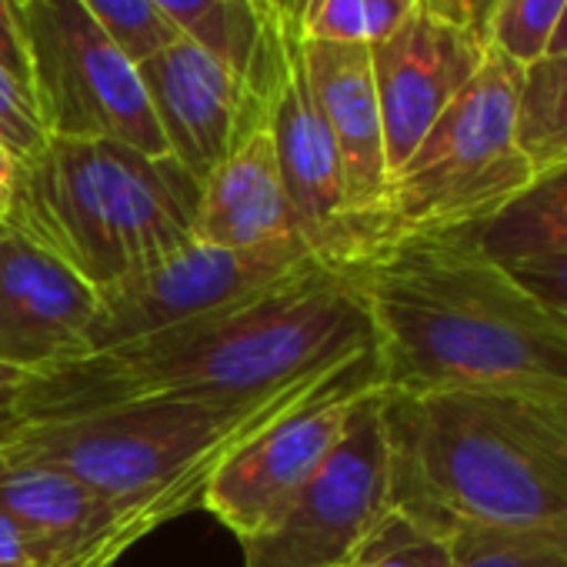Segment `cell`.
I'll return each instance as SVG.
<instances>
[{"mask_svg": "<svg viewBox=\"0 0 567 567\" xmlns=\"http://www.w3.org/2000/svg\"><path fill=\"white\" fill-rule=\"evenodd\" d=\"M18 394H21V388L18 391L14 388L0 391V447H8L28 427V421H24V414L18 408Z\"/></svg>", "mask_w": 567, "mask_h": 567, "instance_id": "cell-31", "label": "cell"}, {"mask_svg": "<svg viewBox=\"0 0 567 567\" xmlns=\"http://www.w3.org/2000/svg\"><path fill=\"white\" fill-rule=\"evenodd\" d=\"M348 567H451V544L391 511Z\"/></svg>", "mask_w": 567, "mask_h": 567, "instance_id": "cell-24", "label": "cell"}, {"mask_svg": "<svg viewBox=\"0 0 567 567\" xmlns=\"http://www.w3.org/2000/svg\"><path fill=\"white\" fill-rule=\"evenodd\" d=\"M381 384L374 348L351 361L328 388L244 444L210 481L204 504L240 544L260 537L315 477L341 441L361 394Z\"/></svg>", "mask_w": 567, "mask_h": 567, "instance_id": "cell-11", "label": "cell"}, {"mask_svg": "<svg viewBox=\"0 0 567 567\" xmlns=\"http://www.w3.org/2000/svg\"><path fill=\"white\" fill-rule=\"evenodd\" d=\"M381 414L394 514L567 540V394L381 388Z\"/></svg>", "mask_w": 567, "mask_h": 567, "instance_id": "cell-3", "label": "cell"}, {"mask_svg": "<svg viewBox=\"0 0 567 567\" xmlns=\"http://www.w3.org/2000/svg\"><path fill=\"white\" fill-rule=\"evenodd\" d=\"M14 181H18V157L0 144V224H8V214H11Z\"/></svg>", "mask_w": 567, "mask_h": 567, "instance_id": "cell-32", "label": "cell"}, {"mask_svg": "<svg viewBox=\"0 0 567 567\" xmlns=\"http://www.w3.org/2000/svg\"><path fill=\"white\" fill-rule=\"evenodd\" d=\"M564 4L567 0H497L484 24V44L511 64L527 68L547 54Z\"/></svg>", "mask_w": 567, "mask_h": 567, "instance_id": "cell-23", "label": "cell"}, {"mask_svg": "<svg viewBox=\"0 0 567 567\" xmlns=\"http://www.w3.org/2000/svg\"><path fill=\"white\" fill-rule=\"evenodd\" d=\"M187 38L230 54L250 58L260 48L270 0H151Z\"/></svg>", "mask_w": 567, "mask_h": 567, "instance_id": "cell-20", "label": "cell"}, {"mask_svg": "<svg viewBox=\"0 0 567 567\" xmlns=\"http://www.w3.org/2000/svg\"><path fill=\"white\" fill-rule=\"evenodd\" d=\"M517 78L520 68L487 48L471 84L391 174L378 250L414 234L481 230L534 184L514 137Z\"/></svg>", "mask_w": 567, "mask_h": 567, "instance_id": "cell-6", "label": "cell"}, {"mask_svg": "<svg viewBox=\"0 0 567 567\" xmlns=\"http://www.w3.org/2000/svg\"><path fill=\"white\" fill-rule=\"evenodd\" d=\"M270 134L284 194H288V204L311 254L324 264L341 267L364 264L368 240L348 207L338 144L308 81L301 28H295L288 64H284L280 87L274 94Z\"/></svg>", "mask_w": 567, "mask_h": 567, "instance_id": "cell-12", "label": "cell"}, {"mask_svg": "<svg viewBox=\"0 0 567 567\" xmlns=\"http://www.w3.org/2000/svg\"><path fill=\"white\" fill-rule=\"evenodd\" d=\"M484 58L487 44L481 34L424 4L391 38L371 44L388 174L414 154L431 124L481 71Z\"/></svg>", "mask_w": 567, "mask_h": 567, "instance_id": "cell-13", "label": "cell"}, {"mask_svg": "<svg viewBox=\"0 0 567 567\" xmlns=\"http://www.w3.org/2000/svg\"><path fill=\"white\" fill-rule=\"evenodd\" d=\"M358 270L384 388L567 394V318L477 230L401 237Z\"/></svg>", "mask_w": 567, "mask_h": 567, "instance_id": "cell-2", "label": "cell"}, {"mask_svg": "<svg viewBox=\"0 0 567 567\" xmlns=\"http://www.w3.org/2000/svg\"><path fill=\"white\" fill-rule=\"evenodd\" d=\"M520 284L550 305L557 315L567 318V250H544V254H527L517 260H504Z\"/></svg>", "mask_w": 567, "mask_h": 567, "instance_id": "cell-27", "label": "cell"}, {"mask_svg": "<svg viewBox=\"0 0 567 567\" xmlns=\"http://www.w3.org/2000/svg\"><path fill=\"white\" fill-rule=\"evenodd\" d=\"M348 364L260 398H151L28 424L0 447V461L44 464L78 477L121 511L127 537L137 544L154 527L200 507L217 471L244 444L328 388Z\"/></svg>", "mask_w": 567, "mask_h": 567, "instance_id": "cell-4", "label": "cell"}, {"mask_svg": "<svg viewBox=\"0 0 567 567\" xmlns=\"http://www.w3.org/2000/svg\"><path fill=\"white\" fill-rule=\"evenodd\" d=\"M315 260L318 257L308 247L227 250L194 240L144 274L97 295L101 305L87 331L84 358L237 308Z\"/></svg>", "mask_w": 567, "mask_h": 567, "instance_id": "cell-10", "label": "cell"}, {"mask_svg": "<svg viewBox=\"0 0 567 567\" xmlns=\"http://www.w3.org/2000/svg\"><path fill=\"white\" fill-rule=\"evenodd\" d=\"M494 4L497 0H424V8H431L434 14L474 31L481 38H484V24H487Z\"/></svg>", "mask_w": 567, "mask_h": 567, "instance_id": "cell-30", "label": "cell"}, {"mask_svg": "<svg viewBox=\"0 0 567 567\" xmlns=\"http://www.w3.org/2000/svg\"><path fill=\"white\" fill-rule=\"evenodd\" d=\"M451 567H567V540L457 524L447 534Z\"/></svg>", "mask_w": 567, "mask_h": 567, "instance_id": "cell-22", "label": "cell"}, {"mask_svg": "<svg viewBox=\"0 0 567 567\" xmlns=\"http://www.w3.org/2000/svg\"><path fill=\"white\" fill-rule=\"evenodd\" d=\"M4 230H8V224H0V237H4Z\"/></svg>", "mask_w": 567, "mask_h": 567, "instance_id": "cell-36", "label": "cell"}, {"mask_svg": "<svg viewBox=\"0 0 567 567\" xmlns=\"http://www.w3.org/2000/svg\"><path fill=\"white\" fill-rule=\"evenodd\" d=\"M477 237L497 260L567 250V171L534 181L514 204L481 227Z\"/></svg>", "mask_w": 567, "mask_h": 567, "instance_id": "cell-19", "label": "cell"}, {"mask_svg": "<svg viewBox=\"0 0 567 567\" xmlns=\"http://www.w3.org/2000/svg\"><path fill=\"white\" fill-rule=\"evenodd\" d=\"M51 134L41 121L34 91L0 64V144H4L18 164L38 157L48 147Z\"/></svg>", "mask_w": 567, "mask_h": 567, "instance_id": "cell-26", "label": "cell"}, {"mask_svg": "<svg viewBox=\"0 0 567 567\" xmlns=\"http://www.w3.org/2000/svg\"><path fill=\"white\" fill-rule=\"evenodd\" d=\"M24 44L31 91L51 137L117 141L151 157L171 154L137 64L81 0H28Z\"/></svg>", "mask_w": 567, "mask_h": 567, "instance_id": "cell-8", "label": "cell"}, {"mask_svg": "<svg viewBox=\"0 0 567 567\" xmlns=\"http://www.w3.org/2000/svg\"><path fill=\"white\" fill-rule=\"evenodd\" d=\"M0 514L44 537L68 567H114L134 547L107 497L44 464L0 461Z\"/></svg>", "mask_w": 567, "mask_h": 567, "instance_id": "cell-17", "label": "cell"}, {"mask_svg": "<svg viewBox=\"0 0 567 567\" xmlns=\"http://www.w3.org/2000/svg\"><path fill=\"white\" fill-rule=\"evenodd\" d=\"M547 54H567V4H564V14L554 28L550 41H547Z\"/></svg>", "mask_w": 567, "mask_h": 567, "instance_id": "cell-33", "label": "cell"}, {"mask_svg": "<svg viewBox=\"0 0 567 567\" xmlns=\"http://www.w3.org/2000/svg\"><path fill=\"white\" fill-rule=\"evenodd\" d=\"M270 4H277V8H284V11H291V14L298 18V4H301V0H270Z\"/></svg>", "mask_w": 567, "mask_h": 567, "instance_id": "cell-35", "label": "cell"}, {"mask_svg": "<svg viewBox=\"0 0 567 567\" xmlns=\"http://www.w3.org/2000/svg\"><path fill=\"white\" fill-rule=\"evenodd\" d=\"M194 240L227 250L308 247L284 194L270 121L254 127L200 181Z\"/></svg>", "mask_w": 567, "mask_h": 567, "instance_id": "cell-16", "label": "cell"}, {"mask_svg": "<svg viewBox=\"0 0 567 567\" xmlns=\"http://www.w3.org/2000/svg\"><path fill=\"white\" fill-rule=\"evenodd\" d=\"M97 291L71 267L14 234L0 237V364L28 378L84 358Z\"/></svg>", "mask_w": 567, "mask_h": 567, "instance_id": "cell-14", "label": "cell"}, {"mask_svg": "<svg viewBox=\"0 0 567 567\" xmlns=\"http://www.w3.org/2000/svg\"><path fill=\"white\" fill-rule=\"evenodd\" d=\"M298 18L270 4L250 58L220 54L187 34L137 61L141 84L171 157L204 181L254 127L270 121Z\"/></svg>", "mask_w": 567, "mask_h": 567, "instance_id": "cell-7", "label": "cell"}, {"mask_svg": "<svg viewBox=\"0 0 567 567\" xmlns=\"http://www.w3.org/2000/svg\"><path fill=\"white\" fill-rule=\"evenodd\" d=\"M514 137L534 181L567 171V54H544L520 68Z\"/></svg>", "mask_w": 567, "mask_h": 567, "instance_id": "cell-18", "label": "cell"}, {"mask_svg": "<svg viewBox=\"0 0 567 567\" xmlns=\"http://www.w3.org/2000/svg\"><path fill=\"white\" fill-rule=\"evenodd\" d=\"M381 388L361 394L351 421L284 514L244 547V567H348L391 514V451Z\"/></svg>", "mask_w": 567, "mask_h": 567, "instance_id": "cell-9", "label": "cell"}, {"mask_svg": "<svg viewBox=\"0 0 567 567\" xmlns=\"http://www.w3.org/2000/svg\"><path fill=\"white\" fill-rule=\"evenodd\" d=\"M200 181L171 154L64 141L18 164L8 227L97 295L194 244Z\"/></svg>", "mask_w": 567, "mask_h": 567, "instance_id": "cell-5", "label": "cell"}, {"mask_svg": "<svg viewBox=\"0 0 567 567\" xmlns=\"http://www.w3.org/2000/svg\"><path fill=\"white\" fill-rule=\"evenodd\" d=\"M28 384V374L18 371V368H8V364H0V391H8V388H24Z\"/></svg>", "mask_w": 567, "mask_h": 567, "instance_id": "cell-34", "label": "cell"}, {"mask_svg": "<svg viewBox=\"0 0 567 567\" xmlns=\"http://www.w3.org/2000/svg\"><path fill=\"white\" fill-rule=\"evenodd\" d=\"M424 0H301L298 28L305 41L378 44L391 38Z\"/></svg>", "mask_w": 567, "mask_h": 567, "instance_id": "cell-21", "label": "cell"}, {"mask_svg": "<svg viewBox=\"0 0 567 567\" xmlns=\"http://www.w3.org/2000/svg\"><path fill=\"white\" fill-rule=\"evenodd\" d=\"M374 348L361 270L315 260L277 288L124 348L28 378V424L151 398H260Z\"/></svg>", "mask_w": 567, "mask_h": 567, "instance_id": "cell-1", "label": "cell"}, {"mask_svg": "<svg viewBox=\"0 0 567 567\" xmlns=\"http://www.w3.org/2000/svg\"><path fill=\"white\" fill-rule=\"evenodd\" d=\"M24 4L28 0H0V64L31 87V61L24 44Z\"/></svg>", "mask_w": 567, "mask_h": 567, "instance_id": "cell-29", "label": "cell"}, {"mask_svg": "<svg viewBox=\"0 0 567 567\" xmlns=\"http://www.w3.org/2000/svg\"><path fill=\"white\" fill-rule=\"evenodd\" d=\"M0 567H68L64 557L34 530L0 514Z\"/></svg>", "mask_w": 567, "mask_h": 567, "instance_id": "cell-28", "label": "cell"}, {"mask_svg": "<svg viewBox=\"0 0 567 567\" xmlns=\"http://www.w3.org/2000/svg\"><path fill=\"white\" fill-rule=\"evenodd\" d=\"M305 68L315 101L338 144L344 194L354 220L364 230L368 257L378 254V220L388 197V151L381 104L374 91L368 44L305 41Z\"/></svg>", "mask_w": 567, "mask_h": 567, "instance_id": "cell-15", "label": "cell"}, {"mask_svg": "<svg viewBox=\"0 0 567 567\" xmlns=\"http://www.w3.org/2000/svg\"><path fill=\"white\" fill-rule=\"evenodd\" d=\"M81 4L124 48V54L134 64L164 51L184 34L167 14H161L151 4V0H81Z\"/></svg>", "mask_w": 567, "mask_h": 567, "instance_id": "cell-25", "label": "cell"}]
</instances>
